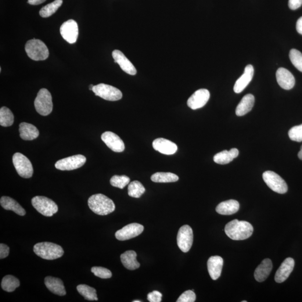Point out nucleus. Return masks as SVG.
<instances>
[{
	"instance_id": "nucleus-16",
	"label": "nucleus",
	"mask_w": 302,
	"mask_h": 302,
	"mask_svg": "<svg viewBox=\"0 0 302 302\" xmlns=\"http://www.w3.org/2000/svg\"><path fill=\"white\" fill-rule=\"evenodd\" d=\"M276 81L282 89L289 91L296 83L294 76L285 68H279L276 73Z\"/></svg>"
},
{
	"instance_id": "nucleus-23",
	"label": "nucleus",
	"mask_w": 302,
	"mask_h": 302,
	"mask_svg": "<svg viewBox=\"0 0 302 302\" xmlns=\"http://www.w3.org/2000/svg\"><path fill=\"white\" fill-rule=\"evenodd\" d=\"M272 269V264L271 259L265 258L258 266L254 272L255 279L258 282L265 281L271 274Z\"/></svg>"
},
{
	"instance_id": "nucleus-17",
	"label": "nucleus",
	"mask_w": 302,
	"mask_h": 302,
	"mask_svg": "<svg viewBox=\"0 0 302 302\" xmlns=\"http://www.w3.org/2000/svg\"><path fill=\"white\" fill-rule=\"evenodd\" d=\"M295 262L292 258L288 257L283 262L280 267L277 271L275 276V282L282 283L288 278L291 273L293 271Z\"/></svg>"
},
{
	"instance_id": "nucleus-50",
	"label": "nucleus",
	"mask_w": 302,
	"mask_h": 302,
	"mask_svg": "<svg viewBox=\"0 0 302 302\" xmlns=\"http://www.w3.org/2000/svg\"><path fill=\"white\" fill-rule=\"evenodd\" d=\"M242 302H247L246 301H242Z\"/></svg>"
},
{
	"instance_id": "nucleus-33",
	"label": "nucleus",
	"mask_w": 302,
	"mask_h": 302,
	"mask_svg": "<svg viewBox=\"0 0 302 302\" xmlns=\"http://www.w3.org/2000/svg\"><path fill=\"white\" fill-rule=\"evenodd\" d=\"M77 289L79 293L83 296L85 300L88 301H98L96 290L91 287L85 285H81L77 287Z\"/></svg>"
},
{
	"instance_id": "nucleus-42",
	"label": "nucleus",
	"mask_w": 302,
	"mask_h": 302,
	"mask_svg": "<svg viewBox=\"0 0 302 302\" xmlns=\"http://www.w3.org/2000/svg\"><path fill=\"white\" fill-rule=\"evenodd\" d=\"M10 253L9 247L3 243L0 244V258H5L8 257Z\"/></svg>"
},
{
	"instance_id": "nucleus-26",
	"label": "nucleus",
	"mask_w": 302,
	"mask_h": 302,
	"mask_svg": "<svg viewBox=\"0 0 302 302\" xmlns=\"http://www.w3.org/2000/svg\"><path fill=\"white\" fill-rule=\"evenodd\" d=\"M255 103V97L252 94H247L241 100L236 109V114L237 116H244L253 109Z\"/></svg>"
},
{
	"instance_id": "nucleus-36",
	"label": "nucleus",
	"mask_w": 302,
	"mask_h": 302,
	"mask_svg": "<svg viewBox=\"0 0 302 302\" xmlns=\"http://www.w3.org/2000/svg\"><path fill=\"white\" fill-rule=\"evenodd\" d=\"M130 179L125 175H114L110 179V184L120 189H123L129 184Z\"/></svg>"
},
{
	"instance_id": "nucleus-31",
	"label": "nucleus",
	"mask_w": 302,
	"mask_h": 302,
	"mask_svg": "<svg viewBox=\"0 0 302 302\" xmlns=\"http://www.w3.org/2000/svg\"><path fill=\"white\" fill-rule=\"evenodd\" d=\"M14 121V114L8 107L3 106L0 109V125L2 127H10Z\"/></svg>"
},
{
	"instance_id": "nucleus-22",
	"label": "nucleus",
	"mask_w": 302,
	"mask_h": 302,
	"mask_svg": "<svg viewBox=\"0 0 302 302\" xmlns=\"http://www.w3.org/2000/svg\"><path fill=\"white\" fill-rule=\"evenodd\" d=\"M45 283L46 287L52 293L60 296H65L66 294L62 280L55 277L47 276L45 279Z\"/></svg>"
},
{
	"instance_id": "nucleus-27",
	"label": "nucleus",
	"mask_w": 302,
	"mask_h": 302,
	"mask_svg": "<svg viewBox=\"0 0 302 302\" xmlns=\"http://www.w3.org/2000/svg\"><path fill=\"white\" fill-rule=\"evenodd\" d=\"M0 204H1L3 209L13 211L21 216H23L26 214V211L24 208L12 197L9 196L1 197V200H0Z\"/></svg>"
},
{
	"instance_id": "nucleus-29",
	"label": "nucleus",
	"mask_w": 302,
	"mask_h": 302,
	"mask_svg": "<svg viewBox=\"0 0 302 302\" xmlns=\"http://www.w3.org/2000/svg\"><path fill=\"white\" fill-rule=\"evenodd\" d=\"M151 181L154 182H173L179 181L178 175L171 172H156L151 176Z\"/></svg>"
},
{
	"instance_id": "nucleus-34",
	"label": "nucleus",
	"mask_w": 302,
	"mask_h": 302,
	"mask_svg": "<svg viewBox=\"0 0 302 302\" xmlns=\"http://www.w3.org/2000/svg\"><path fill=\"white\" fill-rule=\"evenodd\" d=\"M128 195L136 198H139L146 191L145 187L138 181L130 183L128 188Z\"/></svg>"
},
{
	"instance_id": "nucleus-3",
	"label": "nucleus",
	"mask_w": 302,
	"mask_h": 302,
	"mask_svg": "<svg viewBox=\"0 0 302 302\" xmlns=\"http://www.w3.org/2000/svg\"><path fill=\"white\" fill-rule=\"evenodd\" d=\"M33 250L37 256L48 260L57 259L62 257L64 254L62 247L59 244L48 242L35 244Z\"/></svg>"
},
{
	"instance_id": "nucleus-49",
	"label": "nucleus",
	"mask_w": 302,
	"mask_h": 302,
	"mask_svg": "<svg viewBox=\"0 0 302 302\" xmlns=\"http://www.w3.org/2000/svg\"><path fill=\"white\" fill-rule=\"evenodd\" d=\"M301 150H302V146L301 147Z\"/></svg>"
},
{
	"instance_id": "nucleus-44",
	"label": "nucleus",
	"mask_w": 302,
	"mask_h": 302,
	"mask_svg": "<svg viewBox=\"0 0 302 302\" xmlns=\"http://www.w3.org/2000/svg\"><path fill=\"white\" fill-rule=\"evenodd\" d=\"M296 30L298 33L302 35V16L297 21Z\"/></svg>"
},
{
	"instance_id": "nucleus-6",
	"label": "nucleus",
	"mask_w": 302,
	"mask_h": 302,
	"mask_svg": "<svg viewBox=\"0 0 302 302\" xmlns=\"http://www.w3.org/2000/svg\"><path fill=\"white\" fill-rule=\"evenodd\" d=\"M31 203L39 213L46 217H52L59 211L55 201L45 196H36L32 199Z\"/></svg>"
},
{
	"instance_id": "nucleus-10",
	"label": "nucleus",
	"mask_w": 302,
	"mask_h": 302,
	"mask_svg": "<svg viewBox=\"0 0 302 302\" xmlns=\"http://www.w3.org/2000/svg\"><path fill=\"white\" fill-rule=\"evenodd\" d=\"M86 161V158L84 156L77 154L59 160L56 163L55 167L62 171L74 170L83 166Z\"/></svg>"
},
{
	"instance_id": "nucleus-39",
	"label": "nucleus",
	"mask_w": 302,
	"mask_h": 302,
	"mask_svg": "<svg viewBox=\"0 0 302 302\" xmlns=\"http://www.w3.org/2000/svg\"><path fill=\"white\" fill-rule=\"evenodd\" d=\"M91 272L95 276L102 279H109L112 276V273L109 270L103 267H95L91 269Z\"/></svg>"
},
{
	"instance_id": "nucleus-7",
	"label": "nucleus",
	"mask_w": 302,
	"mask_h": 302,
	"mask_svg": "<svg viewBox=\"0 0 302 302\" xmlns=\"http://www.w3.org/2000/svg\"><path fill=\"white\" fill-rule=\"evenodd\" d=\"M13 163L17 174L25 179L30 178L33 174V167L30 160L21 153H16L13 157Z\"/></svg>"
},
{
	"instance_id": "nucleus-19",
	"label": "nucleus",
	"mask_w": 302,
	"mask_h": 302,
	"mask_svg": "<svg viewBox=\"0 0 302 302\" xmlns=\"http://www.w3.org/2000/svg\"><path fill=\"white\" fill-rule=\"evenodd\" d=\"M112 56L114 62L117 63L125 73L130 75H135L136 74V70L134 64L120 50H114Z\"/></svg>"
},
{
	"instance_id": "nucleus-48",
	"label": "nucleus",
	"mask_w": 302,
	"mask_h": 302,
	"mask_svg": "<svg viewBox=\"0 0 302 302\" xmlns=\"http://www.w3.org/2000/svg\"><path fill=\"white\" fill-rule=\"evenodd\" d=\"M141 301H134V302H141Z\"/></svg>"
},
{
	"instance_id": "nucleus-24",
	"label": "nucleus",
	"mask_w": 302,
	"mask_h": 302,
	"mask_svg": "<svg viewBox=\"0 0 302 302\" xmlns=\"http://www.w3.org/2000/svg\"><path fill=\"white\" fill-rule=\"evenodd\" d=\"M20 136L25 141H31L38 137L39 132L37 127L31 124L21 123L19 125Z\"/></svg>"
},
{
	"instance_id": "nucleus-38",
	"label": "nucleus",
	"mask_w": 302,
	"mask_h": 302,
	"mask_svg": "<svg viewBox=\"0 0 302 302\" xmlns=\"http://www.w3.org/2000/svg\"><path fill=\"white\" fill-rule=\"evenodd\" d=\"M291 140L293 141L301 142L302 141V124L295 126L291 128L288 132Z\"/></svg>"
},
{
	"instance_id": "nucleus-37",
	"label": "nucleus",
	"mask_w": 302,
	"mask_h": 302,
	"mask_svg": "<svg viewBox=\"0 0 302 302\" xmlns=\"http://www.w3.org/2000/svg\"><path fill=\"white\" fill-rule=\"evenodd\" d=\"M289 59L293 66L302 73V53L296 49H292L289 53Z\"/></svg>"
},
{
	"instance_id": "nucleus-14",
	"label": "nucleus",
	"mask_w": 302,
	"mask_h": 302,
	"mask_svg": "<svg viewBox=\"0 0 302 302\" xmlns=\"http://www.w3.org/2000/svg\"><path fill=\"white\" fill-rule=\"evenodd\" d=\"M210 98V91L207 89H201L196 91L190 97L187 104L193 110L198 109L206 106Z\"/></svg>"
},
{
	"instance_id": "nucleus-11",
	"label": "nucleus",
	"mask_w": 302,
	"mask_h": 302,
	"mask_svg": "<svg viewBox=\"0 0 302 302\" xmlns=\"http://www.w3.org/2000/svg\"><path fill=\"white\" fill-rule=\"evenodd\" d=\"M193 242V229L189 225H184L180 228L177 236V243L184 253H188Z\"/></svg>"
},
{
	"instance_id": "nucleus-40",
	"label": "nucleus",
	"mask_w": 302,
	"mask_h": 302,
	"mask_svg": "<svg viewBox=\"0 0 302 302\" xmlns=\"http://www.w3.org/2000/svg\"><path fill=\"white\" fill-rule=\"evenodd\" d=\"M196 300V295L193 290H187L178 298L177 302H194Z\"/></svg>"
},
{
	"instance_id": "nucleus-20",
	"label": "nucleus",
	"mask_w": 302,
	"mask_h": 302,
	"mask_svg": "<svg viewBox=\"0 0 302 302\" xmlns=\"http://www.w3.org/2000/svg\"><path fill=\"white\" fill-rule=\"evenodd\" d=\"M254 74V67L251 64H249L244 68V73L242 76L236 81L234 88H233L235 92L239 93L242 92L250 84L253 78Z\"/></svg>"
},
{
	"instance_id": "nucleus-47",
	"label": "nucleus",
	"mask_w": 302,
	"mask_h": 302,
	"mask_svg": "<svg viewBox=\"0 0 302 302\" xmlns=\"http://www.w3.org/2000/svg\"><path fill=\"white\" fill-rule=\"evenodd\" d=\"M93 87V85H91L89 86V89L91 90V91H92Z\"/></svg>"
},
{
	"instance_id": "nucleus-30",
	"label": "nucleus",
	"mask_w": 302,
	"mask_h": 302,
	"mask_svg": "<svg viewBox=\"0 0 302 302\" xmlns=\"http://www.w3.org/2000/svg\"><path fill=\"white\" fill-rule=\"evenodd\" d=\"M19 279L13 275H6L2 279L1 287L3 290L8 292H13L20 286Z\"/></svg>"
},
{
	"instance_id": "nucleus-13",
	"label": "nucleus",
	"mask_w": 302,
	"mask_h": 302,
	"mask_svg": "<svg viewBox=\"0 0 302 302\" xmlns=\"http://www.w3.org/2000/svg\"><path fill=\"white\" fill-rule=\"evenodd\" d=\"M143 230L144 226L142 225L134 223L118 230L116 233V237L120 241L130 240L141 235Z\"/></svg>"
},
{
	"instance_id": "nucleus-41",
	"label": "nucleus",
	"mask_w": 302,
	"mask_h": 302,
	"mask_svg": "<svg viewBox=\"0 0 302 302\" xmlns=\"http://www.w3.org/2000/svg\"><path fill=\"white\" fill-rule=\"evenodd\" d=\"M162 294L159 291L154 290L151 292L147 296V300L150 302H161L162 301Z\"/></svg>"
},
{
	"instance_id": "nucleus-12",
	"label": "nucleus",
	"mask_w": 302,
	"mask_h": 302,
	"mask_svg": "<svg viewBox=\"0 0 302 302\" xmlns=\"http://www.w3.org/2000/svg\"><path fill=\"white\" fill-rule=\"evenodd\" d=\"M60 33L63 38L70 44L77 41L78 36V27L74 20H68L64 22L60 28Z\"/></svg>"
},
{
	"instance_id": "nucleus-4",
	"label": "nucleus",
	"mask_w": 302,
	"mask_h": 302,
	"mask_svg": "<svg viewBox=\"0 0 302 302\" xmlns=\"http://www.w3.org/2000/svg\"><path fill=\"white\" fill-rule=\"evenodd\" d=\"M25 51L30 59L35 61L44 60L48 58L49 50L44 42L39 39H31L25 45Z\"/></svg>"
},
{
	"instance_id": "nucleus-2",
	"label": "nucleus",
	"mask_w": 302,
	"mask_h": 302,
	"mask_svg": "<svg viewBox=\"0 0 302 302\" xmlns=\"http://www.w3.org/2000/svg\"><path fill=\"white\" fill-rule=\"evenodd\" d=\"M88 205L93 213L106 215L112 213L116 209L113 201L102 194H97L89 197Z\"/></svg>"
},
{
	"instance_id": "nucleus-21",
	"label": "nucleus",
	"mask_w": 302,
	"mask_h": 302,
	"mask_svg": "<svg viewBox=\"0 0 302 302\" xmlns=\"http://www.w3.org/2000/svg\"><path fill=\"white\" fill-rule=\"evenodd\" d=\"M207 266L211 278L214 280H217L221 275L224 259L219 256L211 257L208 260Z\"/></svg>"
},
{
	"instance_id": "nucleus-35",
	"label": "nucleus",
	"mask_w": 302,
	"mask_h": 302,
	"mask_svg": "<svg viewBox=\"0 0 302 302\" xmlns=\"http://www.w3.org/2000/svg\"><path fill=\"white\" fill-rule=\"evenodd\" d=\"M235 159L231 150L221 151V152L215 154L213 158L215 163L220 165L228 164Z\"/></svg>"
},
{
	"instance_id": "nucleus-43",
	"label": "nucleus",
	"mask_w": 302,
	"mask_h": 302,
	"mask_svg": "<svg viewBox=\"0 0 302 302\" xmlns=\"http://www.w3.org/2000/svg\"><path fill=\"white\" fill-rule=\"evenodd\" d=\"M302 5V0H289V8L292 10L300 8Z\"/></svg>"
},
{
	"instance_id": "nucleus-1",
	"label": "nucleus",
	"mask_w": 302,
	"mask_h": 302,
	"mask_svg": "<svg viewBox=\"0 0 302 302\" xmlns=\"http://www.w3.org/2000/svg\"><path fill=\"white\" fill-rule=\"evenodd\" d=\"M225 231L226 236L233 240H244L253 235L254 228L249 222L234 219L226 224Z\"/></svg>"
},
{
	"instance_id": "nucleus-46",
	"label": "nucleus",
	"mask_w": 302,
	"mask_h": 302,
	"mask_svg": "<svg viewBox=\"0 0 302 302\" xmlns=\"http://www.w3.org/2000/svg\"><path fill=\"white\" fill-rule=\"evenodd\" d=\"M298 156L300 160H302V150H300L299 153L298 154Z\"/></svg>"
},
{
	"instance_id": "nucleus-8",
	"label": "nucleus",
	"mask_w": 302,
	"mask_h": 302,
	"mask_svg": "<svg viewBox=\"0 0 302 302\" xmlns=\"http://www.w3.org/2000/svg\"><path fill=\"white\" fill-rule=\"evenodd\" d=\"M264 181L272 191L279 194H285L287 191L286 182L280 176L272 171H267L262 175Z\"/></svg>"
},
{
	"instance_id": "nucleus-28",
	"label": "nucleus",
	"mask_w": 302,
	"mask_h": 302,
	"mask_svg": "<svg viewBox=\"0 0 302 302\" xmlns=\"http://www.w3.org/2000/svg\"><path fill=\"white\" fill-rule=\"evenodd\" d=\"M121 259L124 267L131 271H134L140 267V264L136 260V254L134 251H125L121 255Z\"/></svg>"
},
{
	"instance_id": "nucleus-25",
	"label": "nucleus",
	"mask_w": 302,
	"mask_h": 302,
	"mask_svg": "<svg viewBox=\"0 0 302 302\" xmlns=\"http://www.w3.org/2000/svg\"><path fill=\"white\" fill-rule=\"evenodd\" d=\"M240 204L237 200H228L219 204L216 207V211L222 215H232L239 211Z\"/></svg>"
},
{
	"instance_id": "nucleus-9",
	"label": "nucleus",
	"mask_w": 302,
	"mask_h": 302,
	"mask_svg": "<svg viewBox=\"0 0 302 302\" xmlns=\"http://www.w3.org/2000/svg\"><path fill=\"white\" fill-rule=\"evenodd\" d=\"M92 91L95 93V95L111 102L120 100L123 96L120 90L112 86L104 84L93 86Z\"/></svg>"
},
{
	"instance_id": "nucleus-15",
	"label": "nucleus",
	"mask_w": 302,
	"mask_h": 302,
	"mask_svg": "<svg viewBox=\"0 0 302 302\" xmlns=\"http://www.w3.org/2000/svg\"><path fill=\"white\" fill-rule=\"evenodd\" d=\"M102 141L109 148L116 152H121L125 150L124 143L120 136L114 133L106 132L102 135Z\"/></svg>"
},
{
	"instance_id": "nucleus-5",
	"label": "nucleus",
	"mask_w": 302,
	"mask_h": 302,
	"mask_svg": "<svg viewBox=\"0 0 302 302\" xmlns=\"http://www.w3.org/2000/svg\"><path fill=\"white\" fill-rule=\"evenodd\" d=\"M36 111L43 116H48L53 110L52 95L46 89H42L34 101Z\"/></svg>"
},
{
	"instance_id": "nucleus-18",
	"label": "nucleus",
	"mask_w": 302,
	"mask_h": 302,
	"mask_svg": "<svg viewBox=\"0 0 302 302\" xmlns=\"http://www.w3.org/2000/svg\"><path fill=\"white\" fill-rule=\"evenodd\" d=\"M152 146L153 149L158 152L166 155L174 154L178 150V146L175 143L163 138L154 140Z\"/></svg>"
},
{
	"instance_id": "nucleus-32",
	"label": "nucleus",
	"mask_w": 302,
	"mask_h": 302,
	"mask_svg": "<svg viewBox=\"0 0 302 302\" xmlns=\"http://www.w3.org/2000/svg\"><path fill=\"white\" fill-rule=\"evenodd\" d=\"M62 3V0H55L53 2L43 7L39 12V14L42 17L52 16L60 8Z\"/></svg>"
},
{
	"instance_id": "nucleus-45",
	"label": "nucleus",
	"mask_w": 302,
	"mask_h": 302,
	"mask_svg": "<svg viewBox=\"0 0 302 302\" xmlns=\"http://www.w3.org/2000/svg\"><path fill=\"white\" fill-rule=\"evenodd\" d=\"M46 0H28V2L32 5H37L45 2Z\"/></svg>"
}]
</instances>
